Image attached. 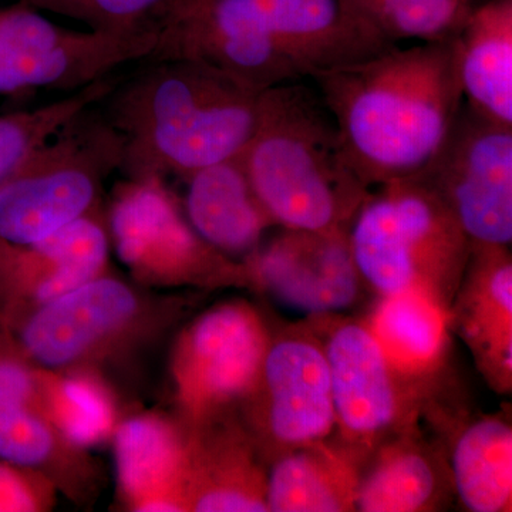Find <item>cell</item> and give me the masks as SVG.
<instances>
[{
	"label": "cell",
	"mask_w": 512,
	"mask_h": 512,
	"mask_svg": "<svg viewBox=\"0 0 512 512\" xmlns=\"http://www.w3.org/2000/svg\"><path fill=\"white\" fill-rule=\"evenodd\" d=\"M146 59L207 64L259 92L303 79L256 0H180Z\"/></svg>",
	"instance_id": "obj_13"
},
{
	"label": "cell",
	"mask_w": 512,
	"mask_h": 512,
	"mask_svg": "<svg viewBox=\"0 0 512 512\" xmlns=\"http://www.w3.org/2000/svg\"><path fill=\"white\" fill-rule=\"evenodd\" d=\"M0 458L45 476L80 508L101 494L104 473L92 450L79 446L35 407L0 384Z\"/></svg>",
	"instance_id": "obj_20"
},
{
	"label": "cell",
	"mask_w": 512,
	"mask_h": 512,
	"mask_svg": "<svg viewBox=\"0 0 512 512\" xmlns=\"http://www.w3.org/2000/svg\"><path fill=\"white\" fill-rule=\"evenodd\" d=\"M184 212L192 228L222 254L242 262L278 227L256 197L241 156L185 178Z\"/></svg>",
	"instance_id": "obj_22"
},
{
	"label": "cell",
	"mask_w": 512,
	"mask_h": 512,
	"mask_svg": "<svg viewBox=\"0 0 512 512\" xmlns=\"http://www.w3.org/2000/svg\"><path fill=\"white\" fill-rule=\"evenodd\" d=\"M370 25L390 43L454 39L471 10L483 0H352Z\"/></svg>",
	"instance_id": "obj_28"
},
{
	"label": "cell",
	"mask_w": 512,
	"mask_h": 512,
	"mask_svg": "<svg viewBox=\"0 0 512 512\" xmlns=\"http://www.w3.org/2000/svg\"><path fill=\"white\" fill-rule=\"evenodd\" d=\"M116 500L130 512H188L187 430L173 413H127L110 439Z\"/></svg>",
	"instance_id": "obj_17"
},
{
	"label": "cell",
	"mask_w": 512,
	"mask_h": 512,
	"mask_svg": "<svg viewBox=\"0 0 512 512\" xmlns=\"http://www.w3.org/2000/svg\"><path fill=\"white\" fill-rule=\"evenodd\" d=\"M271 328L244 299L217 303L178 328L168 353L173 414L195 426L238 413L261 369Z\"/></svg>",
	"instance_id": "obj_8"
},
{
	"label": "cell",
	"mask_w": 512,
	"mask_h": 512,
	"mask_svg": "<svg viewBox=\"0 0 512 512\" xmlns=\"http://www.w3.org/2000/svg\"><path fill=\"white\" fill-rule=\"evenodd\" d=\"M416 180L446 204L471 242L511 245L512 126L464 101Z\"/></svg>",
	"instance_id": "obj_11"
},
{
	"label": "cell",
	"mask_w": 512,
	"mask_h": 512,
	"mask_svg": "<svg viewBox=\"0 0 512 512\" xmlns=\"http://www.w3.org/2000/svg\"><path fill=\"white\" fill-rule=\"evenodd\" d=\"M298 82L262 92L258 124L242 163L278 227L349 229L370 187L350 165L319 93Z\"/></svg>",
	"instance_id": "obj_4"
},
{
	"label": "cell",
	"mask_w": 512,
	"mask_h": 512,
	"mask_svg": "<svg viewBox=\"0 0 512 512\" xmlns=\"http://www.w3.org/2000/svg\"><path fill=\"white\" fill-rule=\"evenodd\" d=\"M97 103L124 141V178L188 175L241 156L254 136L259 90L207 64L143 59Z\"/></svg>",
	"instance_id": "obj_2"
},
{
	"label": "cell",
	"mask_w": 512,
	"mask_h": 512,
	"mask_svg": "<svg viewBox=\"0 0 512 512\" xmlns=\"http://www.w3.org/2000/svg\"><path fill=\"white\" fill-rule=\"evenodd\" d=\"M156 42L60 28L30 6L0 12V94L77 92L151 55Z\"/></svg>",
	"instance_id": "obj_12"
},
{
	"label": "cell",
	"mask_w": 512,
	"mask_h": 512,
	"mask_svg": "<svg viewBox=\"0 0 512 512\" xmlns=\"http://www.w3.org/2000/svg\"><path fill=\"white\" fill-rule=\"evenodd\" d=\"M242 264L248 289L309 316L346 311L366 288L353 261L348 229L282 228Z\"/></svg>",
	"instance_id": "obj_14"
},
{
	"label": "cell",
	"mask_w": 512,
	"mask_h": 512,
	"mask_svg": "<svg viewBox=\"0 0 512 512\" xmlns=\"http://www.w3.org/2000/svg\"><path fill=\"white\" fill-rule=\"evenodd\" d=\"M120 74L89 84L55 103L0 116V185L74 116L99 103Z\"/></svg>",
	"instance_id": "obj_27"
},
{
	"label": "cell",
	"mask_w": 512,
	"mask_h": 512,
	"mask_svg": "<svg viewBox=\"0 0 512 512\" xmlns=\"http://www.w3.org/2000/svg\"><path fill=\"white\" fill-rule=\"evenodd\" d=\"M348 234L367 289L377 296L421 293L450 311L470 239L426 184L407 178L370 188Z\"/></svg>",
	"instance_id": "obj_5"
},
{
	"label": "cell",
	"mask_w": 512,
	"mask_h": 512,
	"mask_svg": "<svg viewBox=\"0 0 512 512\" xmlns=\"http://www.w3.org/2000/svg\"><path fill=\"white\" fill-rule=\"evenodd\" d=\"M458 74L464 101L512 126V0H483L458 33Z\"/></svg>",
	"instance_id": "obj_25"
},
{
	"label": "cell",
	"mask_w": 512,
	"mask_h": 512,
	"mask_svg": "<svg viewBox=\"0 0 512 512\" xmlns=\"http://www.w3.org/2000/svg\"><path fill=\"white\" fill-rule=\"evenodd\" d=\"M353 170L373 188L421 173L464 103L457 37L312 74Z\"/></svg>",
	"instance_id": "obj_1"
},
{
	"label": "cell",
	"mask_w": 512,
	"mask_h": 512,
	"mask_svg": "<svg viewBox=\"0 0 512 512\" xmlns=\"http://www.w3.org/2000/svg\"><path fill=\"white\" fill-rule=\"evenodd\" d=\"M329 367L340 443L363 460L384 440L417 426L429 390L400 375L365 320L339 313L309 316Z\"/></svg>",
	"instance_id": "obj_9"
},
{
	"label": "cell",
	"mask_w": 512,
	"mask_h": 512,
	"mask_svg": "<svg viewBox=\"0 0 512 512\" xmlns=\"http://www.w3.org/2000/svg\"><path fill=\"white\" fill-rule=\"evenodd\" d=\"M57 495L42 474L0 458V512L52 511Z\"/></svg>",
	"instance_id": "obj_30"
},
{
	"label": "cell",
	"mask_w": 512,
	"mask_h": 512,
	"mask_svg": "<svg viewBox=\"0 0 512 512\" xmlns=\"http://www.w3.org/2000/svg\"><path fill=\"white\" fill-rule=\"evenodd\" d=\"M188 512H266L268 466L238 413L185 426Z\"/></svg>",
	"instance_id": "obj_18"
},
{
	"label": "cell",
	"mask_w": 512,
	"mask_h": 512,
	"mask_svg": "<svg viewBox=\"0 0 512 512\" xmlns=\"http://www.w3.org/2000/svg\"><path fill=\"white\" fill-rule=\"evenodd\" d=\"M394 369L433 394L450 350L448 312L417 292L379 296L363 318Z\"/></svg>",
	"instance_id": "obj_24"
},
{
	"label": "cell",
	"mask_w": 512,
	"mask_h": 512,
	"mask_svg": "<svg viewBox=\"0 0 512 512\" xmlns=\"http://www.w3.org/2000/svg\"><path fill=\"white\" fill-rule=\"evenodd\" d=\"M106 208L29 245L0 241V325L49 305L110 269Z\"/></svg>",
	"instance_id": "obj_15"
},
{
	"label": "cell",
	"mask_w": 512,
	"mask_h": 512,
	"mask_svg": "<svg viewBox=\"0 0 512 512\" xmlns=\"http://www.w3.org/2000/svg\"><path fill=\"white\" fill-rule=\"evenodd\" d=\"M180 0H28L32 8L79 20L92 30L156 42Z\"/></svg>",
	"instance_id": "obj_29"
},
{
	"label": "cell",
	"mask_w": 512,
	"mask_h": 512,
	"mask_svg": "<svg viewBox=\"0 0 512 512\" xmlns=\"http://www.w3.org/2000/svg\"><path fill=\"white\" fill-rule=\"evenodd\" d=\"M272 36L303 77L392 49L352 0H256Z\"/></svg>",
	"instance_id": "obj_19"
},
{
	"label": "cell",
	"mask_w": 512,
	"mask_h": 512,
	"mask_svg": "<svg viewBox=\"0 0 512 512\" xmlns=\"http://www.w3.org/2000/svg\"><path fill=\"white\" fill-rule=\"evenodd\" d=\"M451 490L448 464L413 426L384 440L367 456L360 470L355 510L440 511Z\"/></svg>",
	"instance_id": "obj_21"
},
{
	"label": "cell",
	"mask_w": 512,
	"mask_h": 512,
	"mask_svg": "<svg viewBox=\"0 0 512 512\" xmlns=\"http://www.w3.org/2000/svg\"><path fill=\"white\" fill-rule=\"evenodd\" d=\"M363 460L339 440H323L289 451L269 464V512L356 511Z\"/></svg>",
	"instance_id": "obj_23"
},
{
	"label": "cell",
	"mask_w": 512,
	"mask_h": 512,
	"mask_svg": "<svg viewBox=\"0 0 512 512\" xmlns=\"http://www.w3.org/2000/svg\"><path fill=\"white\" fill-rule=\"evenodd\" d=\"M238 416L266 466L336 430L329 367L308 323L272 332Z\"/></svg>",
	"instance_id": "obj_10"
},
{
	"label": "cell",
	"mask_w": 512,
	"mask_h": 512,
	"mask_svg": "<svg viewBox=\"0 0 512 512\" xmlns=\"http://www.w3.org/2000/svg\"><path fill=\"white\" fill-rule=\"evenodd\" d=\"M106 222L111 248L137 284L156 291L248 289L244 264L197 234L164 178H124Z\"/></svg>",
	"instance_id": "obj_7"
},
{
	"label": "cell",
	"mask_w": 512,
	"mask_h": 512,
	"mask_svg": "<svg viewBox=\"0 0 512 512\" xmlns=\"http://www.w3.org/2000/svg\"><path fill=\"white\" fill-rule=\"evenodd\" d=\"M450 329L470 350L485 383L512 392V258L510 245L470 241L460 285L448 311Z\"/></svg>",
	"instance_id": "obj_16"
},
{
	"label": "cell",
	"mask_w": 512,
	"mask_h": 512,
	"mask_svg": "<svg viewBox=\"0 0 512 512\" xmlns=\"http://www.w3.org/2000/svg\"><path fill=\"white\" fill-rule=\"evenodd\" d=\"M194 302L109 269L5 329L37 365L97 377L126 402Z\"/></svg>",
	"instance_id": "obj_3"
},
{
	"label": "cell",
	"mask_w": 512,
	"mask_h": 512,
	"mask_svg": "<svg viewBox=\"0 0 512 512\" xmlns=\"http://www.w3.org/2000/svg\"><path fill=\"white\" fill-rule=\"evenodd\" d=\"M123 151L97 103L80 111L0 185V241L35 244L104 207Z\"/></svg>",
	"instance_id": "obj_6"
},
{
	"label": "cell",
	"mask_w": 512,
	"mask_h": 512,
	"mask_svg": "<svg viewBox=\"0 0 512 512\" xmlns=\"http://www.w3.org/2000/svg\"><path fill=\"white\" fill-rule=\"evenodd\" d=\"M451 483L471 512L512 510V427L505 416L464 424L451 446Z\"/></svg>",
	"instance_id": "obj_26"
}]
</instances>
